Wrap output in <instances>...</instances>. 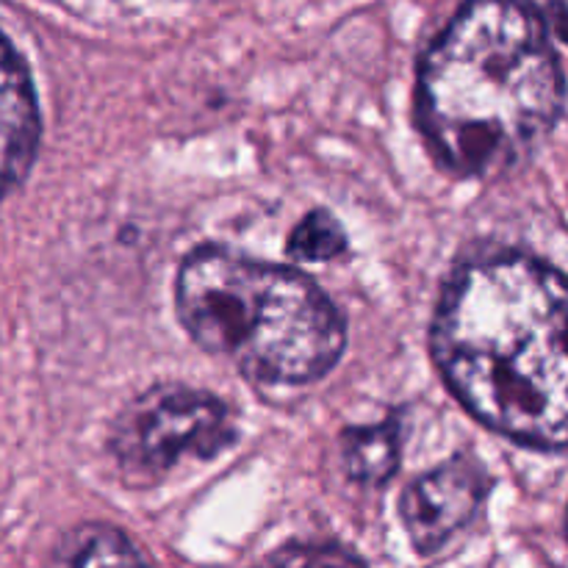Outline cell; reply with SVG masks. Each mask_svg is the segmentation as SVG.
<instances>
[{"instance_id":"6da1fadb","label":"cell","mask_w":568,"mask_h":568,"mask_svg":"<svg viewBox=\"0 0 568 568\" xmlns=\"http://www.w3.org/2000/svg\"><path fill=\"white\" fill-rule=\"evenodd\" d=\"M433 358L491 430L568 449V277L521 253L466 261L433 320Z\"/></svg>"},{"instance_id":"8992f818","label":"cell","mask_w":568,"mask_h":568,"mask_svg":"<svg viewBox=\"0 0 568 568\" xmlns=\"http://www.w3.org/2000/svg\"><path fill=\"white\" fill-rule=\"evenodd\" d=\"M0 125H3V186L6 194H11L28 178L42 133L31 72L11 39H3Z\"/></svg>"},{"instance_id":"30bf717a","label":"cell","mask_w":568,"mask_h":568,"mask_svg":"<svg viewBox=\"0 0 568 568\" xmlns=\"http://www.w3.org/2000/svg\"><path fill=\"white\" fill-rule=\"evenodd\" d=\"M264 568H366L364 560L342 547H303L275 555Z\"/></svg>"},{"instance_id":"5b68a950","label":"cell","mask_w":568,"mask_h":568,"mask_svg":"<svg viewBox=\"0 0 568 568\" xmlns=\"http://www.w3.org/2000/svg\"><path fill=\"white\" fill-rule=\"evenodd\" d=\"M488 475L471 458H455L416 477L399 499V516L419 555H433L464 530L488 494Z\"/></svg>"},{"instance_id":"52a82bcc","label":"cell","mask_w":568,"mask_h":568,"mask_svg":"<svg viewBox=\"0 0 568 568\" xmlns=\"http://www.w3.org/2000/svg\"><path fill=\"white\" fill-rule=\"evenodd\" d=\"M44 568H155L120 527L89 521L61 532Z\"/></svg>"},{"instance_id":"9c48e42d","label":"cell","mask_w":568,"mask_h":568,"mask_svg":"<svg viewBox=\"0 0 568 568\" xmlns=\"http://www.w3.org/2000/svg\"><path fill=\"white\" fill-rule=\"evenodd\" d=\"M344 253H347V233L336 216L322 209L305 214L288 239V255L294 261L325 264V261L338 258Z\"/></svg>"},{"instance_id":"ba28073f","label":"cell","mask_w":568,"mask_h":568,"mask_svg":"<svg viewBox=\"0 0 568 568\" xmlns=\"http://www.w3.org/2000/svg\"><path fill=\"white\" fill-rule=\"evenodd\" d=\"M399 425L388 419L383 425L353 427L344 433V466L349 477L364 486H383L399 466Z\"/></svg>"},{"instance_id":"7a4b0ae2","label":"cell","mask_w":568,"mask_h":568,"mask_svg":"<svg viewBox=\"0 0 568 568\" xmlns=\"http://www.w3.org/2000/svg\"><path fill=\"white\" fill-rule=\"evenodd\" d=\"M566 81L530 0H469L419 70V122L444 166L494 178L519 166L558 122Z\"/></svg>"},{"instance_id":"3957f363","label":"cell","mask_w":568,"mask_h":568,"mask_svg":"<svg viewBox=\"0 0 568 568\" xmlns=\"http://www.w3.org/2000/svg\"><path fill=\"white\" fill-rule=\"evenodd\" d=\"M175 305L200 347L270 386L320 381L347 344L342 311L311 277L225 247H200L183 261Z\"/></svg>"},{"instance_id":"277c9868","label":"cell","mask_w":568,"mask_h":568,"mask_svg":"<svg viewBox=\"0 0 568 568\" xmlns=\"http://www.w3.org/2000/svg\"><path fill=\"white\" fill-rule=\"evenodd\" d=\"M236 442V422L220 397L197 388L155 386L116 414L109 449L136 486L164 480L186 460H211Z\"/></svg>"}]
</instances>
